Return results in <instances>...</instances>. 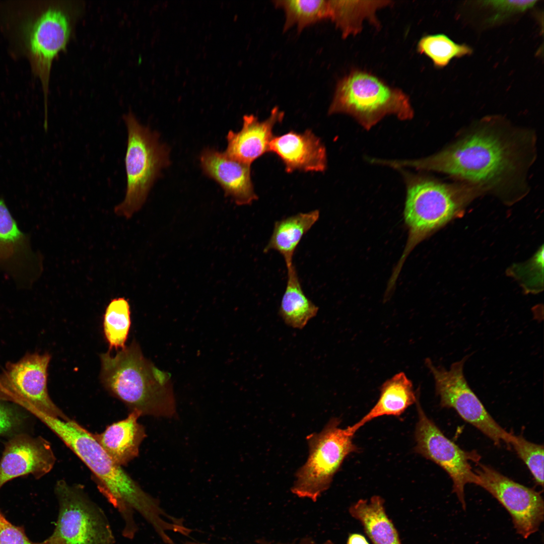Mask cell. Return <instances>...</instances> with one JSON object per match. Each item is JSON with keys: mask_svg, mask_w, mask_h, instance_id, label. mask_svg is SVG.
<instances>
[{"mask_svg": "<svg viewBox=\"0 0 544 544\" xmlns=\"http://www.w3.org/2000/svg\"><path fill=\"white\" fill-rule=\"evenodd\" d=\"M36 416L84 462L90 470L99 491L119 513L123 522L122 534L131 539L138 527V512L160 537L173 530L174 517L168 515L158 501L145 492L103 449L93 434L76 421L63 420L39 412Z\"/></svg>", "mask_w": 544, "mask_h": 544, "instance_id": "6da1fadb", "label": "cell"}, {"mask_svg": "<svg viewBox=\"0 0 544 544\" xmlns=\"http://www.w3.org/2000/svg\"><path fill=\"white\" fill-rule=\"evenodd\" d=\"M82 5L64 1H13L0 4V25L12 47L28 60L40 81L47 113L52 63L73 36Z\"/></svg>", "mask_w": 544, "mask_h": 544, "instance_id": "7a4b0ae2", "label": "cell"}, {"mask_svg": "<svg viewBox=\"0 0 544 544\" xmlns=\"http://www.w3.org/2000/svg\"><path fill=\"white\" fill-rule=\"evenodd\" d=\"M519 139L487 124L472 130L438 153L418 160H395L394 165L396 168L411 167L446 173L480 187H495L519 169Z\"/></svg>", "mask_w": 544, "mask_h": 544, "instance_id": "3957f363", "label": "cell"}, {"mask_svg": "<svg viewBox=\"0 0 544 544\" xmlns=\"http://www.w3.org/2000/svg\"><path fill=\"white\" fill-rule=\"evenodd\" d=\"M100 359L102 384L130 412L167 418L176 415L170 374L145 358L135 341L115 355L109 351Z\"/></svg>", "mask_w": 544, "mask_h": 544, "instance_id": "277c9868", "label": "cell"}, {"mask_svg": "<svg viewBox=\"0 0 544 544\" xmlns=\"http://www.w3.org/2000/svg\"><path fill=\"white\" fill-rule=\"evenodd\" d=\"M328 113L349 115L366 129L387 115L408 120L414 114L409 97L402 90L360 70L352 71L338 81Z\"/></svg>", "mask_w": 544, "mask_h": 544, "instance_id": "5b68a950", "label": "cell"}, {"mask_svg": "<svg viewBox=\"0 0 544 544\" xmlns=\"http://www.w3.org/2000/svg\"><path fill=\"white\" fill-rule=\"evenodd\" d=\"M123 119L127 132L126 187L124 199L114 213L128 219L142 208L161 169L169 164V151L158 133L142 125L131 112Z\"/></svg>", "mask_w": 544, "mask_h": 544, "instance_id": "8992f818", "label": "cell"}, {"mask_svg": "<svg viewBox=\"0 0 544 544\" xmlns=\"http://www.w3.org/2000/svg\"><path fill=\"white\" fill-rule=\"evenodd\" d=\"M341 420L331 418L321 431L306 437L309 456L296 473L292 492L315 502L330 486L334 475L350 454L358 451L354 434L339 427Z\"/></svg>", "mask_w": 544, "mask_h": 544, "instance_id": "52a82bcc", "label": "cell"}, {"mask_svg": "<svg viewBox=\"0 0 544 544\" xmlns=\"http://www.w3.org/2000/svg\"><path fill=\"white\" fill-rule=\"evenodd\" d=\"M54 494L58 512L51 534L63 544H115L105 513L82 485L60 480L55 484Z\"/></svg>", "mask_w": 544, "mask_h": 544, "instance_id": "ba28073f", "label": "cell"}, {"mask_svg": "<svg viewBox=\"0 0 544 544\" xmlns=\"http://www.w3.org/2000/svg\"><path fill=\"white\" fill-rule=\"evenodd\" d=\"M406 187L404 219L409 238L402 261L414 246L452 218L461 197L467 194L466 189L422 177H409Z\"/></svg>", "mask_w": 544, "mask_h": 544, "instance_id": "9c48e42d", "label": "cell"}, {"mask_svg": "<svg viewBox=\"0 0 544 544\" xmlns=\"http://www.w3.org/2000/svg\"><path fill=\"white\" fill-rule=\"evenodd\" d=\"M469 355L452 363L448 370L436 366L426 359L425 363L434 377L435 392L442 407L453 409L465 421L477 428L496 445H510L513 434L507 432L492 417L469 387L463 373Z\"/></svg>", "mask_w": 544, "mask_h": 544, "instance_id": "30bf717a", "label": "cell"}, {"mask_svg": "<svg viewBox=\"0 0 544 544\" xmlns=\"http://www.w3.org/2000/svg\"><path fill=\"white\" fill-rule=\"evenodd\" d=\"M418 412L415 451L438 464L448 474L453 482V491L465 510V486L467 484H478V476L472 470L470 461H478L480 456L475 452L462 450L446 437L419 403Z\"/></svg>", "mask_w": 544, "mask_h": 544, "instance_id": "8fae6325", "label": "cell"}, {"mask_svg": "<svg viewBox=\"0 0 544 544\" xmlns=\"http://www.w3.org/2000/svg\"><path fill=\"white\" fill-rule=\"evenodd\" d=\"M48 354H28L9 364L2 377L0 399L16 403L29 412L38 411L52 417L70 418L52 401L47 387Z\"/></svg>", "mask_w": 544, "mask_h": 544, "instance_id": "7c38bea8", "label": "cell"}, {"mask_svg": "<svg viewBox=\"0 0 544 544\" xmlns=\"http://www.w3.org/2000/svg\"><path fill=\"white\" fill-rule=\"evenodd\" d=\"M478 485L503 505L510 514L517 533L526 538L543 520V500L539 492L521 485L493 468L480 463L475 470Z\"/></svg>", "mask_w": 544, "mask_h": 544, "instance_id": "4fadbf2b", "label": "cell"}, {"mask_svg": "<svg viewBox=\"0 0 544 544\" xmlns=\"http://www.w3.org/2000/svg\"><path fill=\"white\" fill-rule=\"evenodd\" d=\"M55 461L48 441L41 436L16 434L5 444L0 459V489L18 477L32 474L39 479L51 471Z\"/></svg>", "mask_w": 544, "mask_h": 544, "instance_id": "5bb4252c", "label": "cell"}, {"mask_svg": "<svg viewBox=\"0 0 544 544\" xmlns=\"http://www.w3.org/2000/svg\"><path fill=\"white\" fill-rule=\"evenodd\" d=\"M200 162L203 173L216 181L225 196L231 197L236 205H249L258 199L251 180V165L212 148L202 152Z\"/></svg>", "mask_w": 544, "mask_h": 544, "instance_id": "9a60e30c", "label": "cell"}, {"mask_svg": "<svg viewBox=\"0 0 544 544\" xmlns=\"http://www.w3.org/2000/svg\"><path fill=\"white\" fill-rule=\"evenodd\" d=\"M269 152L281 160L289 173L297 170L322 172L327 168L325 147L310 129L274 136L269 144Z\"/></svg>", "mask_w": 544, "mask_h": 544, "instance_id": "2e32d148", "label": "cell"}, {"mask_svg": "<svg viewBox=\"0 0 544 544\" xmlns=\"http://www.w3.org/2000/svg\"><path fill=\"white\" fill-rule=\"evenodd\" d=\"M284 113L274 107L269 116L261 121L253 114L245 115L240 130H230L227 135V147L224 153L241 163L251 165L258 158L269 152L275 125L281 122Z\"/></svg>", "mask_w": 544, "mask_h": 544, "instance_id": "e0dca14e", "label": "cell"}, {"mask_svg": "<svg viewBox=\"0 0 544 544\" xmlns=\"http://www.w3.org/2000/svg\"><path fill=\"white\" fill-rule=\"evenodd\" d=\"M141 414L136 411L127 417L108 426L94 437L112 459L123 466L136 458L141 443L146 436L145 428L139 422Z\"/></svg>", "mask_w": 544, "mask_h": 544, "instance_id": "ac0fdd59", "label": "cell"}, {"mask_svg": "<svg viewBox=\"0 0 544 544\" xmlns=\"http://www.w3.org/2000/svg\"><path fill=\"white\" fill-rule=\"evenodd\" d=\"M416 400L412 381L404 372H400L381 385L379 397L374 406L360 421L348 427L355 434L374 419L384 416H400Z\"/></svg>", "mask_w": 544, "mask_h": 544, "instance_id": "d6986e66", "label": "cell"}, {"mask_svg": "<svg viewBox=\"0 0 544 544\" xmlns=\"http://www.w3.org/2000/svg\"><path fill=\"white\" fill-rule=\"evenodd\" d=\"M349 512L361 523L372 544H402L397 529L386 512L384 500L381 496L360 499L350 507Z\"/></svg>", "mask_w": 544, "mask_h": 544, "instance_id": "ffe728a7", "label": "cell"}, {"mask_svg": "<svg viewBox=\"0 0 544 544\" xmlns=\"http://www.w3.org/2000/svg\"><path fill=\"white\" fill-rule=\"evenodd\" d=\"M319 210L300 213L276 221L264 253L274 250L283 257L286 267L293 264L295 251L303 237L317 222Z\"/></svg>", "mask_w": 544, "mask_h": 544, "instance_id": "44dd1931", "label": "cell"}, {"mask_svg": "<svg viewBox=\"0 0 544 544\" xmlns=\"http://www.w3.org/2000/svg\"><path fill=\"white\" fill-rule=\"evenodd\" d=\"M391 3L389 1H328L329 18L340 30L343 38L355 35L365 21L378 26L377 11Z\"/></svg>", "mask_w": 544, "mask_h": 544, "instance_id": "7402d4cb", "label": "cell"}, {"mask_svg": "<svg viewBox=\"0 0 544 544\" xmlns=\"http://www.w3.org/2000/svg\"><path fill=\"white\" fill-rule=\"evenodd\" d=\"M286 267V287L279 314L287 325L301 329L317 315L319 308L304 293L295 265Z\"/></svg>", "mask_w": 544, "mask_h": 544, "instance_id": "603a6c76", "label": "cell"}, {"mask_svg": "<svg viewBox=\"0 0 544 544\" xmlns=\"http://www.w3.org/2000/svg\"><path fill=\"white\" fill-rule=\"evenodd\" d=\"M277 8L283 10L285 20L283 31L296 26L301 32L306 27L329 18L328 1L275 0Z\"/></svg>", "mask_w": 544, "mask_h": 544, "instance_id": "cb8c5ba5", "label": "cell"}, {"mask_svg": "<svg viewBox=\"0 0 544 544\" xmlns=\"http://www.w3.org/2000/svg\"><path fill=\"white\" fill-rule=\"evenodd\" d=\"M128 302L124 298H114L106 308L103 318V331L110 350L125 347L130 326Z\"/></svg>", "mask_w": 544, "mask_h": 544, "instance_id": "d4e9b609", "label": "cell"}, {"mask_svg": "<svg viewBox=\"0 0 544 544\" xmlns=\"http://www.w3.org/2000/svg\"><path fill=\"white\" fill-rule=\"evenodd\" d=\"M417 48L420 53L429 57L438 67L445 66L454 57L469 55L472 52L466 45L456 43L443 34L423 37L418 42Z\"/></svg>", "mask_w": 544, "mask_h": 544, "instance_id": "484cf974", "label": "cell"}, {"mask_svg": "<svg viewBox=\"0 0 544 544\" xmlns=\"http://www.w3.org/2000/svg\"><path fill=\"white\" fill-rule=\"evenodd\" d=\"M511 445L530 471L536 483L543 485V446L530 442L522 435L513 434Z\"/></svg>", "mask_w": 544, "mask_h": 544, "instance_id": "4316f807", "label": "cell"}, {"mask_svg": "<svg viewBox=\"0 0 544 544\" xmlns=\"http://www.w3.org/2000/svg\"><path fill=\"white\" fill-rule=\"evenodd\" d=\"M23 235L19 229L5 203L0 199V253L13 252L20 243ZM9 255V254H8Z\"/></svg>", "mask_w": 544, "mask_h": 544, "instance_id": "83f0119b", "label": "cell"}, {"mask_svg": "<svg viewBox=\"0 0 544 544\" xmlns=\"http://www.w3.org/2000/svg\"><path fill=\"white\" fill-rule=\"evenodd\" d=\"M0 544H63L58 538L51 534L39 542L31 540L26 534L23 526H17L8 520L0 510Z\"/></svg>", "mask_w": 544, "mask_h": 544, "instance_id": "f1b7e54d", "label": "cell"}, {"mask_svg": "<svg viewBox=\"0 0 544 544\" xmlns=\"http://www.w3.org/2000/svg\"><path fill=\"white\" fill-rule=\"evenodd\" d=\"M536 2V1H483L482 4L492 8L496 12L489 20L491 23H495L509 16L532 8Z\"/></svg>", "mask_w": 544, "mask_h": 544, "instance_id": "f546056e", "label": "cell"}, {"mask_svg": "<svg viewBox=\"0 0 544 544\" xmlns=\"http://www.w3.org/2000/svg\"><path fill=\"white\" fill-rule=\"evenodd\" d=\"M23 415L0 399V436L16 431L22 424Z\"/></svg>", "mask_w": 544, "mask_h": 544, "instance_id": "4dcf8cb0", "label": "cell"}, {"mask_svg": "<svg viewBox=\"0 0 544 544\" xmlns=\"http://www.w3.org/2000/svg\"><path fill=\"white\" fill-rule=\"evenodd\" d=\"M347 544H369L364 535L358 533H353L348 536Z\"/></svg>", "mask_w": 544, "mask_h": 544, "instance_id": "1f68e13d", "label": "cell"}, {"mask_svg": "<svg viewBox=\"0 0 544 544\" xmlns=\"http://www.w3.org/2000/svg\"><path fill=\"white\" fill-rule=\"evenodd\" d=\"M281 544H284V543H281ZM285 544H286V543H285ZM289 544H335V543L333 542H332L331 540H327L326 541H325L323 542L318 543V542H317L311 539L310 538H305V539H304L303 540H301L299 542L293 543H289Z\"/></svg>", "mask_w": 544, "mask_h": 544, "instance_id": "d6a6232c", "label": "cell"}]
</instances>
